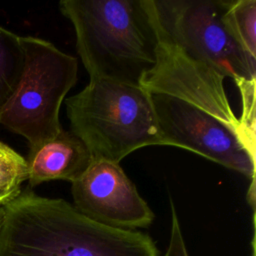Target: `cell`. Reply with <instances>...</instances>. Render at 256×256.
I'll return each mask as SVG.
<instances>
[{"instance_id":"9","label":"cell","mask_w":256,"mask_h":256,"mask_svg":"<svg viewBox=\"0 0 256 256\" xmlns=\"http://www.w3.org/2000/svg\"><path fill=\"white\" fill-rule=\"evenodd\" d=\"M24 61L20 36L0 26V114L19 84Z\"/></svg>"},{"instance_id":"14","label":"cell","mask_w":256,"mask_h":256,"mask_svg":"<svg viewBox=\"0 0 256 256\" xmlns=\"http://www.w3.org/2000/svg\"><path fill=\"white\" fill-rule=\"evenodd\" d=\"M19 193H12V192H6V191H1L0 190V202L6 203V202L10 201L11 199H13Z\"/></svg>"},{"instance_id":"11","label":"cell","mask_w":256,"mask_h":256,"mask_svg":"<svg viewBox=\"0 0 256 256\" xmlns=\"http://www.w3.org/2000/svg\"><path fill=\"white\" fill-rule=\"evenodd\" d=\"M27 180L26 159L0 141V190L19 193Z\"/></svg>"},{"instance_id":"6","label":"cell","mask_w":256,"mask_h":256,"mask_svg":"<svg viewBox=\"0 0 256 256\" xmlns=\"http://www.w3.org/2000/svg\"><path fill=\"white\" fill-rule=\"evenodd\" d=\"M149 94L167 146L194 152L255 181V152L236 129L187 101Z\"/></svg>"},{"instance_id":"8","label":"cell","mask_w":256,"mask_h":256,"mask_svg":"<svg viewBox=\"0 0 256 256\" xmlns=\"http://www.w3.org/2000/svg\"><path fill=\"white\" fill-rule=\"evenodd\" d=\"M93 157L85 144L71 131L62 129L53 139L29 149L27 180L32 189L44 182H74L89 167Z\"/></svg>"},{"instance_id":"12","label":"cell","mask_w":256,"mask_h":256,"mask_svg":"<svg viewBox=\"0 0 256 256\" xmlns=\"http://www.w3.org/2000/svg\"><path fill=\"white\" fill-rule=\"evenodd\" d=\"M237 85L242 102V113L239 121L248 136L255 140V84L256 80H239Z\"/></svg>"},{"instance_id":"13","label":"cell","mask_w":256,"mask_h":256,"mask_svg":"<svg viewBox=\"0 0 256 256\" xmlns=\"http://www.w3.org/2000/svg\"><path fill=\"white\" fill-rule=\"evenodd\" d=\"M171 206V230L168 246L163 256H190L185 244V240L180 227L179 219L176 213V208L172 200H170Z\"/></svg>"},{"instance_id":"15","label":"cell","mask_w":256,"mask_h":256,"mask_svg":"<svg viewBox=\"0 0 256 256\" xmlns=\"http://www.w3.org/2000/svg\"><path fill=\"white\" fill-rule=\"evenodd\" d=\"M7 203V202H6ZM4 202H0V225H1V222H2V218H3V215H4V206L5 204Z\"/></svg>"},{"instance_id":"5","label":"cell","mask_w":256,"mask_h":256,"mask_svg":"<svg viewBox=\"0 0 256 256\" xmlns=\"http://www.w3.org/2000/svg\"><path fill=\"white\" fill-rule=\"evenodd\" d=\"M148 1L160 42L234 82L256 80V58L242 49L225 26V0Z\"/></svg>"},{"instance_id":"4","label":"cell","mask_w":256,"mask_h":256,"mask_svg":"<svg viewBox=\"0 0 256 256\" xmlns=\"http://www.w3.org/2000/svg\"><path fill=\"white\" fill-rule=\"evenodd\" d=\"M20 41L24 68L16 90L0 114V124L24 137L32 149L63 129L60 108L77 82L78 61L47 40L20 36Z\"/></svg>"},{"instance_id":"1","label":"cell","mask_w":256,"mask_h":256,"mask_svg":"<svg viewBox=\"0 0 256 256\" xmlns=\"http://www.w3.org/2000/svg\"><path fill=\"white\" fill-rule=\"evenodd\" d=\"M0 256H159V251L146 233L98 223L66 200L27 187L4 206Z\"/></svg>"},{"instance_id":"3","label":"cell","mask_w":256,"mask_h":256,"mask_svg":"<svg viewBox=\"0 0 256 256\" xmlns=\"http://www.w3.org/2000/svg\"><path fill=\"white\" fill-rule=\"evenodd\" d=\"M70 130L93 159L120 163L146 146H167L150 94L141 86L91 78L75 95L65 98Z\"/></svg>"},{"instance_id":"2","label":"cell","mask_w":256,"mask_h":256,"mask_svg":"<svg viewBox=\"0 0 256 256\" xmlns=\"http://www.w3.org/2000/svg\"><path fill=\"white\" fill-rule=\"evenodd\" d=\"M76 48L91 78L140 86L157 61L158 36L148 0H62Z\"/></svg>"},{"instance_id":"7","label":"cell","mask_w":256,"mask_h":256,"mask_svg":"<svg viewBox=\"0 0 256 256\" xmlns=\"http://www.w3.org/2000/svg\"><path fill=\"white\" fill-rule=\"evenodd\" d=\"M73 206L98 223L120 229L149 227L154 213L120 163L93 159L71 186Z\"/></svg>"},{"instance_id":"10","label":"cell","mask_w":256,"mask_h":256,"mask_svg":"<svg viewBox=\"0 0 256 256\" xmlns=\"http://www.w3.org/2000/svg\"><path fill=\"white\" fill-rule=\"evenodd\" d=\"M223 20L242 49L256 58V0H225Z\"/></svg>"}]
</instances>
